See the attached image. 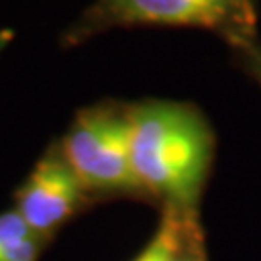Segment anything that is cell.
Wrapping results in <instances>:
<instances>
[{
    "instance_id": "1",
    "label": "cell",
    "mask_w": 261,
    "mask_h": 261,
    "mask_svg": "<svg viewBox=\"0 0 261 261\" xmlns=\"http://www.w3.org/2000/svg\"><path fill=\"white\" fill-rule=\"evenodd\" d=\"M134 176L147 203L199 215L217 153V136L203 111L188 101L128 103Z\"/></svg>"
},
{
    "instance_id": "2",
    "label": "cell",
    "mask_w": 261,
    "mask_h": 261,
    "mask_svg": "<svg viewBox=\"0 0 261 261\" xmlns=\"http://www.w3.org/2000/svg\"><path fill=\"white\" fill-rule=\"evenodd\" d=\"M257 0H93L64 31L75 47L120 28H188L209 31L234 50L259 39Z\"/></svg>"
},
{
    "instance_id": "3",
    "label": "cell",
    "mask_w": 261,
    "mask_h": 261,
    "mask_svg": "<svg viewBox=\"0 0 261 261\" xmlns=\"http://www.w3.org/2000/svg\"><path fill=\"white\" fill-rule=\"evenodd\" d=\"M58 147L93 201H145L132 168L128 103L103 101L80 109Z\"/></svg>"
},
{
    "instance_id": "4",
    "label": "cell",
    "mask_w": 261,
    "mask_h": 261,
    "mask_svg": "<svg viewBox=\"0 0 261 261\" xmlns=\"http://www.w3.org/2000/svg\"><path fill=\"white\" fill-rule=\"evenodd\" d=\"M95 201L53 141L14 194V211L39 238L53 242L72 219Z\"/></svg>"
},
{
    "instance_id": "5",
    "label": "cell",
    "mask_w": 261,
    "mask_h": 261,
    "mask_svg": "<svg viewBox=\"0 0 261 261\" xmlns=\"http://www.w3.org/2000/svg\"><path fill=\"white\" fill-rule=\"evenodd\" d=\"M201 224L199 215L178 213L172 209H161V219L149 242L132 261H172L186 242L190 230Z\"/></svg>"
},
{
    "instance_id": "6",
    "label": "cell",
    "mask_w": 261,
    "mask_h": 261,
    "mask_svg": "<svg viewBox=\"0 0 261 261\" xmlns=\"http://www.w3.org/2000/svg\"><path fill=\"white\" fill-rule=\"evenodd\" d=\"M47 246L14 209L0 213V261H39Z\"/></svg>"
},
{
    "instance_id": "7",
    "label": "cell",
    "mask_w": 261,
    "mask_h": 261,
    "mask_svg": "<svg viewBox=\"0 0 261 261\" xmlns=\"http://www.w3.org/2000/svg\"><path fill=\"white\" fill-rule=\"evenodd\" d=\"M236 66L242 70L250 80H253L261 89V39L248 43L240 48L230 50Z\"/></svg>"
},
{
    "instance_id": "8",
    "label": "cell",
    "mask_w": 261,
    "mask_h": 261,
    "mask_svg": "<svg viewBox=\"0 0 261 261\" xmlns=\"http://www.w3.org/2000/svg\"><path fill=\"white\" fill-rule=\"evenodd\" d=\"M172 261H209L205 248V234H203L201 224H197L190 230L186 242L182 244L180 252Z\"/></svg>"
}]
</instances>
